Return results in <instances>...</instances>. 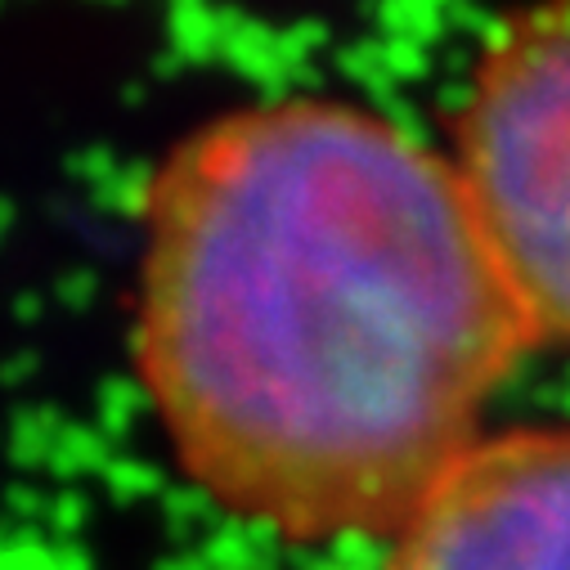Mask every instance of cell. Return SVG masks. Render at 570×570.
I'll return each mask as SVG.
<instances>
[{"label": "cell", "instance_id": "2", "mask_svg": "<svg viewBox=\"0 0 570 570\" xmlns=\"http://www.w3.org/2000/svg\"><path fill=\"white\" fill-rule=\"evenodd\" d=\"M445 154L530 346L570 351V6L485 37Z\"/></svg>", "mask_w": 570, "mask_h": 570}, {"label": "cell", "instance_id": "3", "mask_svg": "<svg viewBox=\"0 0 570 570\" xmlns=\"http://www.w3.org/2000/svg\"><path fill=\"white\" fill-rule=\"evenodd\" d=\"M386 570H570V422L463 450L386 539Z\"/></svg>", "mask_w": 570, "mask_h": 570}, {"label": "cell", "instance_id": "1", "mask_svg": "<svg viewBox=\"0 0 570 570\" xmlns=\"http://www.w3.org/2000/svg\"><path fill=\"white\" fill-rule=\"evenodd\" d=\"M525 351L450 154L364 104L225 108L149 180L135 368L180 472L247 525L391 539Z\"/></svg>", "mask_w": 570, "mask_h": 570}]
</instances>
